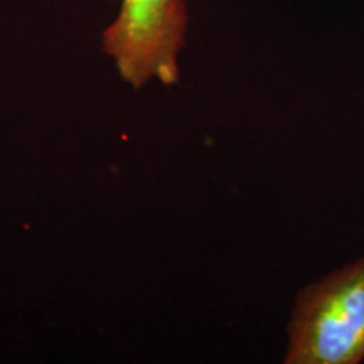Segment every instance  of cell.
<instances>
[{
	"mask_svg": "<svg viewBox=\"0 0 364 364\" xmlns=\"http://www.w3.org/2000/svg\"><path fill=\"white\" fill-rule=\"evenodd\" d=\"M364 359V258L299 294L285 364H358Z\"/></svg>",
	"mask_w": 364,
	"mask_h": 364,
	"instance_id": "1",
	"label": "cell"
},
{
	"mask_svg": "<svg viewBox=\"0 0 364 364\" xmlns=\"http://www.w3.org/2000/svg\"><path fill=\"white\" fill-rule=\"evenodd\" d=\"M186 29V0H122L117 21L103 33V49L135 90L152 78L172 86L179 81Z\"/></svg>",
	"mask_w": 364,
	"mask_h": 364,
	"instance_id": "2",
	"label": "cell"
}]
</instances>
